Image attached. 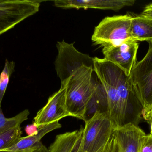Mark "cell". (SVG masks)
<instances>
[{
	"mask_svg": "<svg viewBox=\"0 0 152 152\" xmlns=\"http://www.w3.org/2000/svg\"><path fill=\"white\" fill-rule=\"evenodd\" d=\"M94 70L105 91L108 117L115 128L125 125L131 98L135 97L129 76L112 62L97 57L94 58Z\"/></svg>",
	"mask_w": 152,
	"mask_h": 152,
	"instance_id": "6da1fadb",
	"label": "cell"
},
{
	"mask_svg": "<svg viewBox=\"0 0 152 152\" xmlns=\"http://www.w3.org/2000/svg\"><path fill=\"white\" fill-rule=\"evenodd\" d=\"M94 68L83 65L66 82L65 103L70 117L85 121L88 106L100 82L94 76Z\"/></svg>",
	"mask_w": 152,
	"mask_h": 152,
	"instance_id": "7a4b0ae2",
	"label": "cell"
},
{
	"mask_svg": "<svg viewBox=\"0 0 152 152\" xmlns=\"http://www.w3.org/2000/svg\"><path fill=\"white\" fill-rule=\"evenodd\" d=\"M134 95L143 108L145 119L149 120L152 105V43L145 57L137 62L129 76Z\"/></svg>",
	"mask_w": 152,
	"mask_h": 152,
	"instance_id": "3957f363",
	"label": "cell"
},
{
	"mask_svg": "<svg viewBox=\"0 0 152 152\" xmlns=\"http://www.w3.org/2000/svg\"><path fill=\"white\" fill-rule=\"evenodd\" d=\"M132 18V13L106 17L95 28L92 41L103 48L134 40L131 32Z\"/></svg>",
	"mask_w": 152,
	"mask_h": 152,
	"instance_id": "277c9868",
	"label": "cell"
},
{
	"mask_svg": "<svg viewBox=\"0 0 152 152\" xmlns=\"http://www.w3.org/2000/svg\"><path fill=\"white\" fill-rule=\"evenodd\" d=\"M82 152H101L110 144L115 128L106 112L96 111L85 120Z\"/></svg>",
	"mask_w": 152,
	"mask_h": 152,
	"instance_id": "5b68a950",
	"label": "cell"
},
{
	"mask_svg": "<svg viewBox=\"0 0 152 152\" xmlns=\"http://www.w3.org/2000/svg\"><path fill=\"white\" fill-rule=\"evenodd\" d=\"M58 54L55 60V70L61 83L66 82L83 65L94 68V58L78 51L74 43L64 41L57 43Z\"/></svg>",
	"mask_w": 152,
	"mask_h": 152,
	"instance_id": "8992f818",
	"label": "cell"
},
{
	"mask_svg": "<svg viewBox=\"0 0 152 152\" xmlns=\"http://www.w3.org/2000/svg\"><path fill=\"white\" fill-rule=\"evenodd\" d=\"M40 6L37 1H0V35L37 12Z\"/></svg>",
	"mask_w": 152,
	"mask_h": 152,
	"instance_id": "52a82bcc",
	"label": "cell"
},
{
	"mask_svg": "<svg viewBox=\"0 0 152 152\" xmlns=\"http://www.w3.org/2000/svg\"><path fill=\"white\" fill-rule=\"evenodd\" d=\"M145 133L129 122L114 129L110 143V152H139Z\"/></svg>",
	"mask_w": 152,
	"mask_h": 152,
	"instance_id": "ba28073f",
	"label": "cell"
},
{
	"mask_svg": "<svg viewBox=\"0 0 152 152\" xmlns=\"http://www.w3.org/2000/svg\"><path fill=\"white\" fill-rule=\"evenodd\" d=\"M139 44L134 40H129L118 46L103 47L104 59L112 62L129 76L137 62Z\"/></svg>",
	"mask_w": 152,
	"mask_h": 152,
	"instance_id": "9c48e42d",
	"label": "cell"
},
{
	"mask_svg": "<svg viewBox=\"0 0 152 152\" xmlns=\"http://www.w3.org/2000/svg\"><path fill=\"white\" fill-rule=\"evenodd\" d=\"M70 117L65 103V87L61 85L58 91L51 95L46 104L37 113L33 125L37 128Z\"/></svg>",
	"mask_w": 152,
	"mask_h": 152,
	"instance_id": "30bf717a",
	"label": "cell"
},
{
	"mask_svg": "<svg viewBox=\"0 0 152 152\" xmlns=\"http://www.w3.org/2000/svg\"><path fill=\"white\" fill-rule=\"evenodd\" d=\"M135 0H57L54 5L63 9H96L118 11L134 4Z\"/></svg>",
	"mask_w": 152,
	"mask_h": 152,
	"instance_id": "8fae6325",
	"label": "cell"
},
{
	"mask_svg": "<svg viewBox=\"0 0 152 152\" xmlns=\"http://www.w3.org/2000/svg\"><path fill=\"white\" fill-rule=\"evenodd\" d=\"M61 125L58 121L42 126L37 131L25 137H21L16 143L10 148L0 150V152H15L33 146L41 141V139L51 131L61 128Z\"/></svg>",
	"mask_w": 152,
	"mask_h": 152,
	"instance_id": "7c38bea8",
	"label": "cell"
},
{
	"mask_svg": "<svg viewBox=\"0 0 152 152\" xmlns=\"http://www.w3.org/2000/svg\"><path fill=\"white\" fill-rule=\"evenodd\" d=\"M131 32L132 37L137 42L152 43V19L142 15L133 14Z\"/></svg>",
	"mask_w": 152,
	"mask_h": 152,
	"instance_id": "4fadbf2b",
	"label": "cell"
},
{
	"mask_svg": "<svg viewBox=\"0 0 152 152\" xmlns=\"http://www.w3.org/2000/svg\"><path fill=\"white\" fill-rule=\"evenodd\" d=\"M83 129L81 127L79 130L58 135L48 148L49 152H71Z\"/></svg>",
	"mask_w": 152,
	"mask_h": 152,
	"instance_id": "5bb4252c",
	"label": "cell"
},
{
	"mask_svg": "<svg viewBox=\"0 0 152 152\" xmlns=\"http://www.w3.org/2000/svg\"><path fill=\"white\" fill-rule=\"evenodd\" d=\"M29 114V110L26 109L14 117L8 118L4 115L0 106V135L13 129L20 127V125L24 121L28 119Z\"/></svg>",
	"mask_w": 152,
	"mask_h": 152,
	"instance_id": "9a60e30c",
	"label": "cell"
},
{
	"mask_svg": "<svg viewBox=\"0 0 152 152\" xmlns=\"http://www.w3.org/2000/svg\"><path fill=\"white\" fill-rule=\"evenodd\" d=\"M22 134L21 128L19 127L0 135V150L14 145L21 138Z\"/></svg>",
	"mask_w": 152,
	"mask_h": 152,
	"instance_id": "2e32d148",
	"label": "cell"
},
{
	"mask_svg": "<svg viewBox=\"0 0 152 152\" xmlns=\"http://www.w3.org/2000/svg\"><path fill=\"white\" fill-rule=\"evenodd\" d=\"M14 62H9L8 59H6L4 68L0 75V106L8 86L10 78L14 71Z\"/></svg>",
	"mask_w": 152,
	"mask_h": 152,
	"instance_id": "e0dca14e",
	"label": "cell"
},
{
	"mask_svg": "<svg viewBox=\"0 0 152 152\" xmlns=\"http://www.w3.org/2000/svg\"><path fill=\"white\" fill-rule=\"evenodd\" d=\"M15 152H49V149L40 142L31 147Z\"/></svg>",
	"mask_w": 152,
	"mask_h": 152,
	"instance_id": "ac0fdd59",
	"label": "cell"
},
{
	"mask_svg": "<svg viewBox=\"0 0 152 152\" xmlns=\"http://www.w3.org/2000/svg\"><path fill=\"white\" fill-rule=\"evenodd\" d=\"M139 152H152V134L146 135L144 138Z\"/></svg>",
	"mask_w": 152,
	"mask_h": 152,
	"instance_id": "d6986e66",
	"label": "cell"
},
{
	"mask_svg": "<svg viewBox=\"0 0 152 152\" xmlns=\"http://www.w3.org/2000/svg\"><path fill=\"white\" fill-rule=\"evenodd\" d=\"M141 15L152 19V2L145 7Z\"/></svg>",
	"mask_w": 152,
	"mask_h": 152,
	"instance_id": "ffe728a7",
	"label": "cell"
},
{
	"mask_svg": "<svg viewBox=\"0 0 152 152\" xmlns=\"http://www.w3.org/2000/svg\"><path fill=\"white\" fill-rule=\"evenodd\" d=\"M83 131L81 132L80 136L76 142L71 152H82V138Z\"/></svg>",
	"mask_w": 152,
	"mask_h": 152,
	"instance_id": "44dd1931",
	"label": "cell"
},
{
	"mask_svg": "<svg viewBox=\"0 0 152 152\" xmlns=\"http://www.w3.org/2000/svg\"><path fill=\"white\" fill-rule=\"evenodd\" d=\"M110 143L103 151H102V152H110Z\"/></svg>",
	"mask_w": 152,
	"mask_h": 152,
	"instance_id": "7402d4cb",
	"label": "cell"
},
{
	"mask_svg": "<svg viewBox=\"0 0 152 152\" xmlns=\"http://www.w3.org/2000/svg\"><path fill=\"white\" fill-rule=\"evenodd\" d=\"M151 122V134H152V119L150 121Z\"/></svg>",
	"mask_w": 152,
	"mask_h": 152,
	"instance_id": "603a6c76",
	"label": "cell"
}]
</instances>
